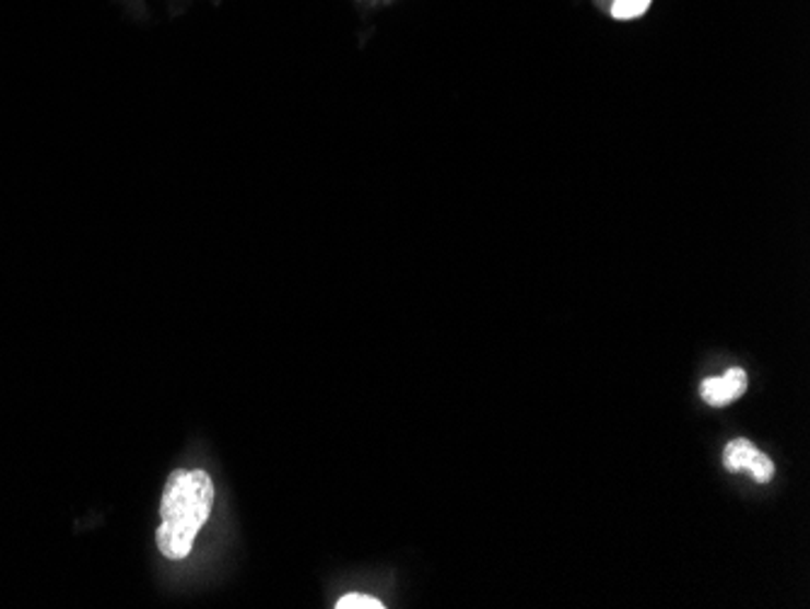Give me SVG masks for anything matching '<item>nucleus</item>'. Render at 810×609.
<instances>
[{
	"instance_id": "nucleus-1",
	"label": "nucleus",
	"mask_w": 810,
	"mask_h": 609,
	"mask_svg": "<svg viewBox=\"0 0 810 609\" xmlns=\"http://www.w3.org/2000/svg\"><path fill=\"white\" fill-rule=\"evenodd\" d=\"M214 483L207 471H173L161 501V527L155 544L171 561H180L192 551L199 529L212 515Z\"/></svg>"
},
{
	"instance_id": "nucleus-2",
	"label": "nucleus",
	"mask_w": 810,
	"mask_h": 609,
	"mask_svg": "<svg viewBox=\"0 0 810 609\" xmlns=\"http://www.w3.org/2000/svg\"><path fill=\"white\" fill-rule=\"evenodd\" d=\"M748 389V374L746 370L733 367L728 370L724 376H712V379H704L702 384V398L714 408L728 406L738 401V398L746 394Z\"/></svg>"
},
{
	"instance_id": "nucleus-3",
	"label": "nucleus",
	"mask_w": 810,
	"mask_h": 609,
	"mask_svg": "<svg viewBox=\"0 0 810 609\" xmlns=\"http://www.w3.org/2000/svg\"><path fill=\"white\" fill-rule=\"evenodd\" d=\"M754 454H758V449H754L752 442L748 440H733L728 442V447L724 452V464L728 471H742L750 467V461L754 459Z\"/></svg>"
},
{
	"instance_id": "nucleus-4",
	"label": "nucleus",
	"mask_w": 810,
	"mask_h": 609,
	"mask_svg": "<svg viewBox=\"0 0 810 609\" xmlns=\"http://www.w3.org/2000/svg\"><path fill=\"white\" fill-rule=\"evenodd\" d=\"M650 0H612V15L617 20H634L646 13Z\"/></svg>"
},
{
	"instance_id": "nucleus-5",
	"label": "nucleus",
	"mask_w": 810,
	"mask_h": 609,
	"mask_svg": "<svg viewBox=\"0 0 810 609\" xmlns=\"http://www.w3.org/2000/svg\"><path fill=\"white\" fill-rule=\"evenodd\" d=\"M748 471L752 473V479H754V481H760V483H770V481H772V476H774V461L767 457V454L758 449V454H754V459L750 461Z\"/></svg>"
},
{
	"instance_id": "nucleus-6",
	"label": "nucleus",
	"mask_w": 810,
	"mask_h": 609,
	"mask_svg": "<svg viewBox=\"0 0 810 609\" xmlns=\"http://www.w3.org/2000/svg\"><path fill=\"white\" fill-rule=\"evenodd\" d=\"M338 609H384V605L376 600L372 595H362V593H350L345 597H340Z\"/></svg>"
}]
</instances>
